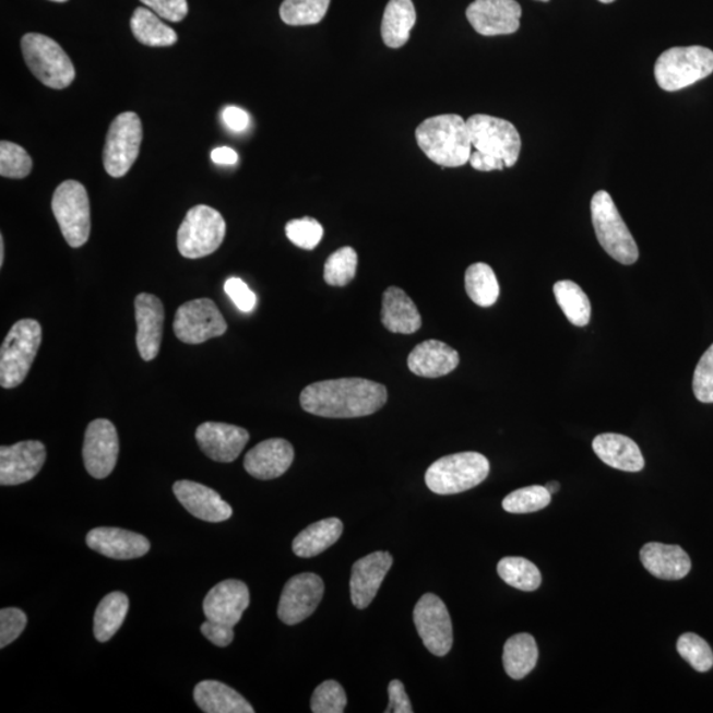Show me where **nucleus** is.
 Segmentation results:
<instances>
[{
    "instance_id": "09e8293b",
    "label": "nucleus",
    "mask_w": 713,
    "mask_h": 713,
    "mask_svg": "<svg viewBox=\"0 0 713 713\" xmlns=\"http://www.w3.org/2000/svg\"><path fill=\"white\" fill-rule=\"evenodd\" d=\"M141 2L168 22L178 23L185 21L188 15L187 0H141Z\"/></svg>"
},
{
    "instance_id": "f3484780",
    "label": "nucleus",
    "mask_w": 713,
    "mask_h": 713,
    "mask_svg": "<svg viewBox=\"0 0 713 713\" xmlns=\"http://www.w3.org/2000/svg\"><path fill=\"white\" fill-rule=\"evenodd\" d=\"M522 9L515 0H475L466 9L473 29L483 36L515 34L521 27Z\"/></svg>"
},
{
    "instance_id": "cd10ccee",
    "label": "nucleus",
    "mask_w": 713,
    "mask_h": 713,
    "mask_svg": "<svg viewBox=\"0 0 713 713\" xmlns=\"http://www.w3.org/2000/svg\"><path fill=\"white\" fill-rule=\"evenodd\" d=\"M381 320L393 333L413 334L421 326V318L415 302L402 288L389 287L383 294Z\"/></svg>"
},
{
    "instance_id": "3c124183",
    "label": "nucleus",
    "mask_w": 713,
    "mask_h": 713,
    "mask_svg": "<svg viewBox=\"0 0 713 713\" xmlns=\"http://www.w3.org/2000/svg\"><path fill=\"white\" fill-rule=\"evenodd\" d=\"M389 706L387 713H413V705L409 702L405 686L401 680L394 679L389 685Z\"/></svg>"
},
{
    "instance_id": "5fc2aeb1",
    "label": "nucleus",
    "mask_w": 713,
    "mask_h": 713,
    "mask_svg": "<svg viewBox=\"0 0 713 713\" xmlns=\"http://www.w3.org/2000/svg\"><path fill=\"white\" fill-rule=\"evenodd\" d=\"M546 488L548 491H550L551 495L558 494L560 489V484L557 482H551L546 485Z\"/></svg>"
},
{
    "instance_id": "393cba45",
    "label": "nucleus",
    "mask_w": 713,
    "mask_h": 713,
    "mask_svg": "<svg viewBox=\"0 0 713 713\" xmlns=\"http://www.w3.org/2000/svg\"><path fill=\"white\" fill-rule=\"evenodd\" d=\"M459 364V353L438 340H428L416 345L407 358L408 369L414 375L425 378L450 375Z\"/></svg>"
},
{
    "instance_id": "c03bdc74",
    "label": "nucleus",
    "mask_w": 713,
    "mask_h": 713,
    "mask_svg": "<svg viewBox=\"0 0 713 713\" xmlns=\"http://www.w3.org/2000/svg\"><path fill=\"white\" fill-rule=\"evenodd\" d=\"M286 235L289 241L298 248L313 250L323 239L324 229L319 221L305 217L289 221L286 225Z\"/></svg>"
},
{
    "instance_id": "1a4fd4ad",
    "label": "nucleus",
    "mask_w": 713,
    "mask_h": 713,
    "mask_svg": "<svg viewBox=\"0 0 713 713\" xmlns=\"http://www.w3.org/2000/svg\"><path fill=\"white\" fill-rule=\"evenodd\" d=\"M225 235L223 214L207 205H195L179 227L178 249L188 260H199L217 251Z\"/></svg>"
},
{
    "instance_id": "603ef678",
    "label": "nucleus",
    "mask_w": 713,
    "mask_h": 713,
    "mask_svg": "<svg viewBox=\"0 0 713 713\" xmlns=\"http://www.w3.org/2000/svg\"><path fill=\"white\" fill-rule=\"evenodd\" d=\"M224 122L231 131L241 132L249 128V114L239 107H226L223 114Z\"/></svg>"
},
{
    "instance_id": "f704fd0d",
    "label": "nucleus",
    "mask_w": 713,
    "mask_h": 713,
    "mask_svg": "<svg viewBox=\"0 0 713 713\" xmlns=\"http://www.w3.org/2000/svg\"><path fill=\"white\" fill-rule=\"evenodd\" d=\"M554 295L571 324L589 325L592 313L591 301L579 284L572 281L557 282L554 284Z\"/></svg>"
},
{
    "instance_id": "e433bc0d",
    "label": "nucleus",
    "mask_w": 713,
    "mask_h": 713,
    "mask_svg": "<svg viewBox=\"0 0 713 713\" xmlns=\"http://www.w3.org/2000/svg\"><path fill=\"white\" fill-rule=\"evenodd\" d=\"M497 572L504 583L523 592L536 591L542 584L538 567L525 558H503L497 566Z\"/></svg>"
},
{
    "instance_id": "f03ea898",
    "label": "nucleus",
    "mask_w": 713,
    "mask_h": 713,
    "mask_svg": "<svg viewBox=\"0 0 713 713\" xmlns=\"http://www.w3.org/2000/svg\"><path fill=\"white\" fill-rule=\"evenodd\" d=\"M416 142L428 159L444 168L470 163L472 139L468 123L457 114H443L426 119L415 131Z\"/></svg>"
},
{
    "instance_id": "9b49d317",
    "label": "nucleus",
    "mask_w": 713,
    "mask_h": 713,
    "mask_svg": "<svg viewBox=\"0 0 713 713\" xmlns=\"http://www.w3.org/2000/svg\"><path fill=\"white\" fill-rule=\"evenodd\" d=\"M143 141V128L138 114H119L110 124L104 148V166L111 178H123L134 166Z\"/></svg>"
},
{
    "instance_id": "13d9d810",
    "label": "nucleus",
    "mask_w": 713,
    "mask_h": 713,
    "mask_svg": "<svg viewBox=\"0 0 713 713\" xmlns=\"http://www.w3.org/2000/svg\"><path fill=\"white\" fill-rule=\"evenodd\" d=\"M50 2L66 3V2H68V0H50Z\"/></svg>"
},
{
    "instance_id": "ea45409f",
    "label": "nucleus",
    "mask_w": 713,
    "mask_h": 713,
    "mask_svg": "<svg viewBox=\"0 0 713 713\" xmlns=\"http://www.w3.org/2000/svg\"><path fill=\"white\" fill-rule=\"evenodd\" d=\"M551 496L546 487L533 485V487L515 490L504 497L502 508L511 514L535 513L551 503Z\"/></svg>"
},
{
    "instance_id": "4c0bfd02",
    "label": "nucleus",
    "mask_w": 713,
    "mask_h": 713,
    "mask_svg": "<svg viewBox=\"0 0 713 713\" xmlns=\"http://www.w3.org/2000/svg\"><path fill=\"white\" fill-rule=\"evenodd\" d=\"M331 0H284L280 14L282 21L294 27L318 24L326 15Z\"/></svg>"
},
{
    "instance_id": "de8ad7c7",
    "label": "nucleus",
    "mask_w": 713,
    "mask_h": 713,
    "mask_svg": "<svg viewBox=\"0 0 713 713\" xmlns=\"http://www.w3.org/2000/svg\"><path fill=\"white\" fill-rule=\"evenodd\" d=\"M225 293L239 311L250 313L257 306V295L239 277H229L225 283Z\"/></svg>"
},
{
    "instance_id": "79ce46f5",
    "label": "nucleus",
    "mask_w": 713,
    "mask_h": 713,
    "mask_svg": "<svg viewBox=\"0 0 713 713\" xmlns=\"http://www.w3.org/2000/svg\"><path fill=\"white\" fill-rule=\"evenodd\" d=\"M680 657L689 662L699 673L710 672L713 666V653L709 643L702 637L693 633H685L677 642Z\"/></svg>"
},
{
    "instance_id": "37998d69",
    "label": "nucleus",
    "mask_w": 713,
    "mask_h": 713,
    "mask_svg": "<svg viewBox=\"0 0 713 713\" xmlns=\"http://www.w3.org/2000/svg\"><path fill=\"white\" fill-rule=\"evenodd\" d=\"M346 693L336 680H326L314 690L311 699L313 713H343L345 711Z\"/></svg>"
},
{
    "instance_id": "dca6fc26",
    "label": "nucleus",
    "mask_w": 713,
    "mask_h": 713,
    "mask_svg": "<svg viewBox=\"0 0 713 713\" xmlns=\"http://www.w3.org/2000/svg\"><path fill=\"white\" fill-rule=\"evenodd\" d=\"M46 445L36 440L0 448V485L14 487L31 482L46 464Z\"/></svg>"
},
{
    "instance_id": "6e6552de",
    "label": "nucleus",
    "mask_w": 713,
    "mask_h": 713,
    "mask_svg": "<svg viewBox=\"0 0 713 713\" xmlns=\"http://www.w3.org/2000/svg\"><path fill=\"white\" fill-rule=\"evenodd\" d=\"M472 146L483 156L514 167L520 159L522 141L519 130L504 119L476 114L468 121Z\"/></svg>"
},
{
    "instance_id": "49530a36",
    "label": "nucleus",
    "mask_w": 713,
    "mask_h": 713,
    "mask_svg": "<svg viewBox=\"0 0 713 713\" xmlns=\"http://www.w3.org/2000/svg\"><path fill=\"white\" fill-rule=\"evenodd\" d=\"M28 618L17 608L0 610V647L4 649L21 637L27 627Z\"/></svg>"
},
{
    "instance_id": "2f4dec72",
    "label": "nucleus",
    "mask_w": 713,
    "mask_h": 713,
    "mask_svg": "<svg viewBox=\"0 0 713 713\" xmlns=\"http://www.w3.org/2000/svg\"><path fill=\"white\" fill-rule=\"evenodd\" d=\"M539 652L532 634L510 637L503 647V667L511 679L520 680L534 670Z\"/></svg>"
},
{
    "instance_id": "c9c22d12",
    "label": "nucleus",
    "mask_w": 713,
    "mask_h": 713,
    "mask_svg": "<svg viewBox=\"0 0 713 713\" xmlns=\"http://www.w3.org/2000/svg\"><path fill=\"white\" fill-rule=\"evenodd\" d=\"M465 289L475 305L484 308L496 305L500 296V284L494 269L487 263L472 264L465 273Z\"/></svg>"
},
{
    "instance_id": "bb28decb",
    "label": "nucleus",
    "mask_w": 713,
    "mask_h": 713,
    "mask_svg": "<svg viewBox=\"0 0 713 713\" xmlns=\"http://www.w3.org/2000/svg\"><path fill=\"white\" fill-rule=\"evenodd\" d=\"M640 557L643 567L662 580H680L691 571V559L680 546L653 542L642 547Z\"/></svg>"
},
{
    "instance_id": "9d476101",
    "label": "nucleus",
    "mask_w": 713,
    "mask_h": 713,
    "mask_svg": "<svg viewBox=\"0 0 713 713\" xmlns=\"http://www.w3.org/2000/svg\"><path fill=\"white\" fill-rule=\"evenodd\" d=\"M52 211L67 243L74 249L84 246L92 229L90 195L85 187L74 180L61 182L54 193Z\"/></svg>"
},
{
    "instance_id": "c756f323",
    "label": "nucleus",
    "mask_w": 713,
    "mask_h": 713,
    "mask_svg": "<svg viewBox=\"0 0 713 713\" xmlns=\"http://www.w3.org/2000/svg\"><path fill=\"white\" fill-rule=\"evenodd\" d=\"M415 23L416 11L413 0H390L382 19L383 43L389 48H402L409 40Z\"/></svg>"
},
{
    "instance_id": "58836bf2",
    "label": "nucleus",
    "mask_w": 713,
    "mask_h": 713,
    "mask_svg": "<svg viewBox=\"0 0 713 713\" xmlns=\"http://www.w3.org/2000/svg\"><path fill=\"white\" fill-rule=\"evenodd\" d=\"M358 256L355 249L341 248L328 258L324 266V281L333 287H344L357 274Z\"/></svg>"
},
{
    "instance_id": "a211bd4d",
    "label": "nucleus",
    "mask_w": 713,
    "mask_h": 713,
    "mask_svg": "<svg viewBox=\"0 0 713 713\" xmlns=\"http://www.w3.org/2000/svg\"><path fill=\"white\" fill-rule=\"evenodd\" d=\"M250 439L242 427L226 423L206 421L195 430V440L207 457L217 463H233Z\"/></svg>"
},
{
    "instance_id": "7ed1b4c3",
    "label": "nucleus",
    "mask_w": 713,
    "mask_h": 713,
    "mask_svg": "<svg viewBox=\"0 0 713 713\" xmlns=\"http://www.w3.org/2000/svg\"><path fill=\"white\" fill-rule=\"evenodd\" d=\"M489 460L482 453L450 454L435 462L426 472V484L433 494L450 496L476 488L487 479Z\"/></svg>"
},
{
    "instance_id": "b1692460",
    "label": "nucleus",
    "mask_w": 713,
    "mask_h": 713,
    "mask_svg": "<svg viewBox=\"0 0 713 713\" xmlns=\"http://www.w3.org/2000/svg\"><path fill=\"white\" fill-rule=\"evenodd\" d=\"M294 447L284 439H269L257 444L245 456V470L258 479L281 477L293 465Z\"/></svg>"
},
{
    "instance_id": "4be33fe9",
    "label": "nucleus",
    "mask_w": 713,
    "mask_h": 713,
    "mask_svg": "<svg viewBox=\"0 0 713 713\" xmlns=\"http://www.w3.org/2000/svg\"><path fill=\"white\" fill-rule=\"evenodd\" d=\"M91 550L117 560H131L144 557L151 544L146 536L117 527L93 528L86 535Z\"/></svg>"
},
{
    "instance_id": "412c9836",
    "label": "nucleus",
    "mask_w": 713,
    "mask_h": 713,
    "mask_svg": "<svg viewBox=\"0 0 713 713\" xmlns=\"http://www.w3.org/2000/svg\"><path fill=\"white\" fill-rule=\"evenodd\" d=\"M135 320L139 355L144 361H153L159 355L163 338L164 307L162 300L155 295L139 294L135 299Z\"/></svg>"
},
{
    "instance_id": "0eeeda50",
    "label": "nucleus",
    "mask_w": 713,
    "mask_h": 713,
    "mask_svg": "<svg viewBox=\"0 0 713 713\" xmlns=\"http://www.w3.org/2000/svg\"><path fill=\"white\" fill-rule=\"evenodd\" d=\"M25 64L41 84L66 90L75 78L74 66L66 50L46 35L27 34L22 39Z\"/></svg>"
},
{
    "instance_id": "a878e982",
    "label": "nucleus",
    "mask_w": 713,
    "mask_h": 713,
    "mask_svg": "<svg viewBox=\"0 0 713 713\" xmlns=\"http://www.w3.org/2000/svg\"><path fill=\"white\" fill-rule=\"evenodd\" d=\"M593 451L603 463L623 472L645 468V459L635 441L620 433H602L593 440Z\"/></svg>"
},
{
    "instance_id": "ddd939ff",
    "label": "nucleus",
    "mask_w": 713,
    "mask_h": 713,
    "mask_svg": "<svg viewBox=\"0 0 713 713\" xmlns=\"http://www.w3.org/2000/svg\"><path fill=\"white\" fill-rule=\"evenodd\" d=\"M414 623L428 652L444 657L453 645L450 611L437 595L426 593L414 609Z\"/></svg>"
},
{
    "instance_id": "bf43d9fd",
    "label": "nucleus",
    "mask_w": 713,
    "mask_h": 713,
    "mask_svg": "<svg viewBox=\"0 0 713 713\" xmlns=\"http://www.w3.org/2000/svg\"><path fill=\"white\" fill-rule=\"evenodd\" d=\"M536 2H544V3H547V2H550V0H536Z\"/></svg>"
},
{
    "instance_id": "a18cd8bd",
    "label": "nucleus",
    "mask_w": 713,
    "mask_h": 713,
    "mask_svg": "<svg viewBox=\"0 0 713 713\" xmlns=\"http://www.w3.org/2000/svg\"><path fill=\"white\" fill-rule=\"evenodd\" d=\"M692 390L699 402L713 403V344L697 365Z\"/></svg>"
},
{
    "instance_id": "f8f14e48",
    "label": "nucleus",
    "mask_w": 713,
    "mask_h": 713,
    "mask_svg": "<svg viewBox=\"0 0 713 713\" xmlns=\"http://www.w3.org/2000/svg\"><path fill=\"white\" fill-rule=\"evenodd\" d=\"M176 337L189 345H199L223 336L227 324L219 309L211 299L185 302L176 312L174 321Z\"/></svg>"
},
{
    "instance_id": "a19ab883",
    "label": "nucleus",
    "mask_w": 713,
    "mask_h": 713,
    "mask_svg": "<svg viewBox=\"0 0 713 713\" xmlns=\"http://www.w3.org/2000/svg\"><path fill=\"white\" fill-rule=\"evenodd\" d=\"M33 170V159L16 143H0V175L8 179H24Z\"/></svg>"
},
{
    "instance_id": "2eb2a0df",
    "label": "nucleus",
    "mask_w": 713,
    "mask_h": 713,
    "mask_svg": "<svg viewBox=\"0 0 713 713\" xmlns=\"http://www.w3.org/2000/svg\"><path fill=\"white\" fill-rule=\"evenodd\" d=\"M119 439L116 426L107 419H96L86 428L82 457L87 473L103 479L116 468Z\"/></svg>"
},
{
    "instance_id": "423d86ee",
    "label": "nucleus",
    "mask_w": 713,
    "mask_h": 713,
    "mask_svg": "<svg viewBox=\"0 0 713 713\" xmlns=\"http://www.w3.org/2000/svg\"><path fill=\"white\" fill-rule=\"evenodd\" d=\"M713 73V50L700 47H674L655 62V80L661 90L678 92L686 90Z\"/></svg>"
},
{
    "instance_id": "20e7f679",
    "label": "nucleus",
    "mask_w": 713,
    "mask_h": 713,
    "mask_svg": "<svg viewBox=\"0 0 713 713\" xmlns=\"http://www.w3.org/2000/svg\"><path fill=\"white\" fill-rule=\"evenodd\" d=\"M41 325L33 319L19 320L12 325L0 349V384L15 389L27 378L39 352Z\"/></svg>"
},
{
    "instance_id": "39448f33",
    "label": "nucleus",
    "mask_w": 713,
    "mask_h": 713,
    "mask_svg": "<svg viewBox=\"0 0 713 713\" xmlns=\"http://www.w3.org/2000/svg\"><path fill=\"white\" fill-rule=\"evenodd\" d=\"M591 213L592 224L602 248L625 266L639 261V246L608 192L598 191L593 195Z\"/></svg>"
},
{
    "instance_id": "4d7b16f0",
    "label": "nucleus",
    "mask_w": 713,
    "mask_h": 713,
    "mask_svg": "<svg viewBox=\"0 0 713 713\" xmlns=\"http://www.w3.org/2000/svg\"><path fill=\"white\" fill-rule=\"evenodd\" d=\"M598 2H602L604 4H609V3H614L615 0H598Z\"/></svg>"
},
{
    "instance_id": "8fccbe9b",
    "label": "nucleus",
    "mask_w": 713,
    "mask_h": 713,
    "mask_svg": "<svg viewBox=\"0 0 713 713\" xmlns=\"http://www.w3.org/2000/svg\"><path fill=\"white\" fill-rule=\"evenodd\" d=\"M201 633L204 634L206 640H210L213 645L218 647L229 646L235 640V630L229 625L206 620L201 625Z\"/></svg>"
},
{
    "instance_id": "6ab92c4d",
    "label": "nucleus",
    "mask_w": 713,
    "mask_h": 713,
    "mask_svg": "<svg viewBox=\"0 0 713 713\" xmlns=\"http://www.w3.org/2000/svg\"><path fill=\"white\" fill-rule=\"evenodd\" d=\"M250 605L248 585L239 580H224L207 592L204 601L206 620L235 628Z\"/></svg>"
},
{
    "instance_id": "4468645a",
    "label": "nucleus",
    "mask_w": 713,
    "mask_h": 713,
    "mask_svg": "<svg viewBox=\"0 0 713 713\" xmlns=\"http://www.w3.org/2000/svg\"><path fill=\"white\" fill-rule=\"evenodd\" d=\"M325 585L317 573H300L284 585L277 617L286 625L300 623L318 609L323 601Z\"/></svg>"
},
{
    "instance_id": "5701e85b",
    "label": "nucleus",
    "mask_w": 713,
    "mask_h": 713,
    "mask_svg": "<svg viewBox=\"0 0 713 713\" xmlns=\"http://www.w3.org/2000/svg\"><path fill=\"white\" fill-rule=\"evenodd\" d=\"M174 494L182 507L201 521L218 523L233 515L230 504L203 484L181 479L174 484Z\"/></svg>"
},
{
    "instance_id": "f257e3e1",
    "label": "nucleus",
    "mask_w": 713,
    "mask_h": 713,
    "mask_svg": "<svg viewBox=\"0 0 713 713\" xmlns=\"http://www.w3.org/2000/svg\"><path fill=\"white\" fill-rule=\"evenodd\" d=\"M388 402V389L364 378H340L309 384L300 394L306 413L332 419L363 418Z\"/></svg>"
},
{
    "instance_id": "864d4df0",
    "label": "nucleus",
    "mask_w": 713,
    "mask_h": 713,
    "mask_svg": "<svg viewBox=\"0 0 713 713\" xmlns=\"http://www.w3.org/2000/svg\"><path fill=\"white\" fill-rule=\"evenodd\" d=\"M212 161L219 166H235L238 154L230 147H219L212 151Z\"/></svg>"
},
{
    "instance_id": "7c9ffc66",
    "label": "nucleus",
    "mask_w": 713,
    "mask_h": 713,
    "mask_svg": "<svg viewBox=\"0 0 713 713\" xmlns=\"http://www.w3.org/2000/svg\"><path fill=\"white\" fill-rule=\"evenodd\" d=\"M343 532L344 525L338 519L319 521L296 536L293 542V550L299 558L318 557L336 544Z\"/></svg>"
},
{
    "instance_id": "72a5a7b5",
    "label": "nucleus",
    "mask_w": 713,
    "mask_h": 713,
    "mask_svg": "<svg viewBox=\"0 0 713 713\" xmlns=\"http://www.w3.org/2000/svg\"><path fill=\"white\" fill-rule=\"evenodd\" d=\"M132 35L147 47H170L178 41V34L161 21L153 10L138 8L131 16Z\"/></svg>"
},
{
    "instance_id": "473e14b6",
    "label": "nucleus",
    "mask_w": 713,
    "mask_h": 713,
    "mask_svg": "<svg viewBox=\"0 0 713 713\" xmlns=\"http://www.w3.org/2000/svg\"><path fill=\"white\" fill-rule=\"evenodd\" d=\"M130 607L129 597L122 592H111L98 604L94 614L93 632L98 642H107L121 629Z\"/></svg>"
},
{
    "instance_id": "6e6d98bb",
    "label": "nucleus",
    "mask_w": 713,
    "mask_h": 713,
    "mask_svg": "<svg viewBox=\"0 0 713 713\" xmlns=\"http://www.w3.org/2000/svg\"><path fill=\"white\" fill-rule=\"evenodd\" d=\"M4 263V239L3 236H0V266H3Z\"/></svg>"
},
{
    "instance_id": "c85d7f7f",
    "label": "nucleus",
    "mask_w": 713,
    "mask_h": 713,
    "mask_svg": "<svg viewBox=\"0 0 713 713\" xmlns=\"http://www.w3.org/2000/svg\"><path fill=\"white\" fill-rule=\"evenodd\" d=\"M194 702L206 713H254L241 693L218 680L200 681L194 687Z\"/></svg>"
},
{
    "instance_id": "aec40b11",
    "label": "nucleus",
    "mask_w": 713,
    "mask_h": 713,
    "mask_svg": "<svg viewBox=\"0 0 713 713\" xmlns=\"http://www.w3.org/2000/svg\"><path fill=\"white\" fill-rule=\"evenodd\" d=\"M393 561L389 552L377 551L353 565L350 597L357 609H366L375 601Z\"/></svg>"
}]
</instances>
